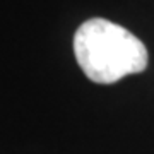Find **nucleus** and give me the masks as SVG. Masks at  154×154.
I'll return each instance as SVG.
<instances>
[{"instance_id": "nucleus-1", "label": "nucleus", "mask_w": 154, "mask_h": 154, "mask_svg": "<svg viewBox=\"0 0 154 154\" xmlns=\"http://www.w3.org/2000/svg\"><path fill=\"white\" fill-rule=\"evenodd\" d=\"M74 55L84 75L96 84H115L140 74L149 62L147 48L135 34L103 17H93L77 28Z\"/></svg>"}]
</instances>
